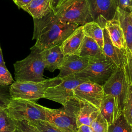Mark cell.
Segmentation results:
<instances>
[{"mask_svg": "<svg viewBox=\"0 0 132 132\" xmlns=\"http://www.w3.org/2000/svg\"><path fill=\"white\" fill-rule=\"evenodd\" d=\"M79 109L77 118V128L82 125L89 126L99 114V109L92 104L79 100Z\"/></svg>", "mask_w": 132, "mask_h": 132, "instance_id": "17", "label": "cell"}, {"mask_svg": "<svg viewBox=\"0 0 132 132\" xmlns=\"http://www.w3.org/2000/svg\"><path fill=\"white\" fill-rule=\"evenodd\" d=\"M76 55L89 59L100 57L104 55V53L96 41L85 36L80 47Z\"/></svg>", "mask_w": 132, "mask_h": 132, "instance_id": "21", "label": "cell"}, {"mask_svg": "<svg viewBox=\"0 0 132 132\" xmlns=\"http://www.w3.org/2000/svg\"><path fill=\"white\" fill-rule=\"evenodd\" d=\"M32 0H13L14 3L20 8H23L28 5Z\"/></svg>", "mask_w": 132, "mask_h": 132, "instance_id": "33", "label": "cell"}, {"mask_svg": "<svg viewBox=\"0 0 132 132\" xmlns=\"http://www.w3.org/2000/svg\"><path fill=\"white\" fill-rule=\"evenodd\" d=\"M62 0H52V6L54 10H55L56 8H57L61 4Z\"/></svg>", "mask_w": 132, "mask_h": 132, "instance_id": "35", "label": "cell"}, {"mask_svg": "<svg viewBox=\"0 0 132 132\" xmlns=\"http://www.w3.org/2000/svg\"><path fill=\"white\" fill-rule=\"evenodd\" d=\"M30 53L24 59L14 64L15 81L17 82H39L44 81L45 65L41 51L34 46Z\"/></svg>", "mask_w": 132, "mask_h": 132, "instance_id": "2", "label": "cell"}, {"mask_svg": "<svg viewBox=\"0 0 132 132\" xmlns=\"http://www.w3.org/2000/svg\"><path fill=\"white\" fill-rule=\"evenodd\" d=\"M15 129V120L9 116L6 109H0V132H14Z\"/></svg>", "mask_w": 132, "mask_h": 132, "instance_id": "24", "label": "cell"}, {"mask_svg": "<svg viewBox=\"0 0 132 132\" xmlns=\"http://www.w3.org/2000/svg\"><path fill=\"white\" fill-rule=\"evenodd\" d=\"M103 51L104 55L112 61L117 67H125L127 62L126 50L120 49L113 44L106 28H103Z\"/></svg>", "mask_w": 132, "mask_h": 132, "instance_id": "12", "label": "cell"}, {"mask_svg": "<svg viewBox=\"0 0 132 132\" xmlns=\"http://www.w3.org/2000/svg\"><path fill=\"white\" fill-rule=\"evenodd\" d=\"M85 36L82 26L78 27L60 45L64 56L76 55Z\"/></svg>", "mask_w": 132, "mask_h": 132, "instance_id": "16", "label": "cell"}, {"mask_svg": "<svg viewBox=\"0 0 132 132\" xmlns=\"http://www.w3.org/2000/svg\"><path fill=\"white\" fill-rule=\"evenodd\" d=\"M131 131H132V125H131Z\"/></svg>", "mask_w": 132, "mask_h": 132, "instance_id": "39", "label": "cell"}, {"mask_svg": "<svg viewBox=\"0 0 132 132\" xmlns=\"http://www.w3.org/2000/svg\"><path fill=\"white\" fill-rule=\"evenodd\" d=\"M34 20L32 40H36L34 47L43 51L61 45L79 26L63 23L52 11L46 16Z\"/></svg>", "mask_w": 132, "mask_h": 132, "instance_id": "1", "label": "cell"}, {"mask_svg": "<svg viewBox=\"0 0 132 132\" xmlns=\"http://www.w3.org/2000/svg\"><path fill=\"white\" fill-rule=\"evenodd\" d=\"M73 92L74 97L79 100L87 102L98 109L105 95L102 86L90 81L80 84Z\"/></svg>", "mask_w": 132, "mask_h": 132, "instance_id": "11", "label": "cell"}, {"mask_svg": "<svg viewBox=\"0 0 132 132\" xmlns=\"http://www.w3.org/2000/svg\"><path fill=\"white\" fill-rule=\"evenodd\" d=\"M16 129L14 132H40L38 129L25 120L15 121Z\"/></svg>", "mask_w": 132, "mask_h": 132, "instance_id": "30", "label": "cell"}, {"mask_svg": "<svg viewBox=\"0 0 132 132\" xmlns=\"http://www.w3.org/2000/svg\"><path fill=\"white\" fill-rule=\"evenodd\" d=\"M77 132H92V131L89 126L82 125L78 128Z\"/></svg>", "mask_w": 132, "mask_h": 132, "instance_id": "34", "label": "cell"}, {"mask_svg": "<svg viewBox=\"0 0 132 132\" xmlns=\"http://www.w3.org/2000/svg\"><path fill=\"white\" fill-rule=\"evenodd\" d=\"M85 36L93 39L103 50L104 44L103 28L94 21H92L82 26Z\"/></svg>", "mask_w": 132, "mask_h": 132, "instance_id": "22", "label": "cell"}, {"mask_svg": "<svg viewBox=\"0 0 132 132\" xmlns=\"http://www.w3.org/2000/svg\"><path fill=\"white\" fill-rule=\"evenodd\" d=\"M22 9L29 13L33 19L42 18L54 10L52 0H32Z\"/></svg>", "mask_w": 132, "mask_h": 132, "instance_id": "18", "label": "cell"}, {"mask_svg": "<svg viewBox=\"0 0 132 132\" xmlns=\"http://www.w3.org/2000/svg\"><path fill=\"white\" fill-rule=\"evenodd\" d=\"M127 62L125 66V70L127 79L132 82V54L129 51H127Z\"/></svg>", "mask_w": 132, "mask_h": 132, "instance_id": "32", "label": "cell"}, {"mask_svg": "<svg viewBox=\"0 0 132 132\" xmlns=\"http://www.w3.org/2000/svg\"><path fill=\"white\" fill-rule=\"evenodd\" d=\"M100 113L106 120L108 125L112 124L123 113L118 107L114 98L110 95L105 94L99 108Z\"/></svg>", "mask_w": 132, "mask_h": 132, "instance_id": "15", "label": "cell"}, {"mask_svg": "<svg viewBox=\"0 0 132 132\" xmlns=\"http://www.w3.org/2000/svg\"><path fill=\"white\" fill-rule=\"evenodd\" d=\"M93 21L102 28L108 21L112 20L116 14L118 6L116 0H86Z\"/></svg>", "mask_w": 132, "mask_h": 132, "instance_id": "10", "label": "cell"}, {"mask_svg": "<svg viewBox=\"0 0 132 132\" xmlns=\"http://www.w3.org/2000/svg\"><path fill=\"white\" fill-rule=\"evenodd\" d=\"M54 11L56 16L63 23L80 26L93 21L86 0H68Z\"/></svg>", "mask_w": 132, "mask_h": 132, "instance_id": "4", "label": "cell"}, {"mask_svg": "<svg viewBox=\"0 0 132 132\" xmlns=\"http://www.w3.org/2000/svg\"><path fill=\"white\" fill-rule=\"evenodd\" d=\"M79 100L73 97L61 108H45L46 121L64 132H77L76 124L79 109Z\"/></svg>", "mask_w": 132, "mask_h": 132, "instance_id": "3", "label": "cell"}, {"mask_svg": "<svg viewBox=\"0 0 132 132\" xmlns=\"http://www.w3.org/2000/svg\"><path fill=\"white\" fill-rule=\"evenodd\" d=\"M107 132H132L131 127L122 113L116 121L109 125Z\"/></svg>", "mask_w": 132, "mask_h": 132, "instance_id": "25", "label": "cell"}, {"mask_svg": "<svg viewBox=\"0 0 132 132\" xmlns=\"http://www.w3.org/2000/svg\"><path fill=\"white\" fill-rule=\"evenodd\" d=\"M123 114L128 123L132 125V82L127 78V85L123 102Z\"/></svg>", "mask_w": 132, "mask_h": 132, "instance_id": "23", "label": "cell"}, {"mask_svg": "<svg viewBox=\"0 0 132 132\" xmlns=\"http://www.w3.org/2000/svg\"><path fill=\"white\" fill-rule=\"evenodd\" d=\"M116 15L124 35L126 51L130 52L132 48V14L118 8Z\"/></svg>", "mask_w": 132, "mask_h": 132, "instance_id": "20", "label": "cell"}, {"mask_svg": "<svg viewBox=\"0 0 132 132\" xmlns=\"http://www.w3.org/2000/svg\"><path fill=\"white\" fill-rule=\"evenodd\" d=\"M89 59L77 55L65 56L64 59L58 68L59 73L57 76L62 78L75 75L84 70L88 64Z\"/></svg>", "mask_w": 132, "mask_h": 132, "instance_id": "13", "label": "cell"}, {"mask_svg": "<svg viewBox=\"0 0 132 132\" xmlns=\"http://www.w3.org/2000/svg\"><path fill=\"white\" fill-rule=\"evenodd\" d=\"M108 126L106 120L100 113L90 125L92 132H107Z\"/></svg>", "mask_w": 132, "mask_h": 132, "instance_id": "27", "label": "cell"}, {"mask_svg": "<svg viewBox=\"0 0 132 132\" xmlns=\"http://www.w3.org/2000/svg\"><path fill=\"white\" fill-rule=\"evenodd\" d=\"M105 28L113 44L120 49L126 50L124 35L116 14L112 20L107 21Z\"/></svg>", "mask_w": 132, "mask_h": 132, "instance_id": "19", "label": "cell"}, {"mask_svg": "<svg viewBox=\"0 0 132 132\" xmlns=\"http://www.w3.org/2000/svg\"><path fill=\"white\" fill-rule=\"evenodd\" d=\"M131 14H132V13H131Z\"/></svg>", "mask_w": 132, "mask_h": 132, "instance_id": "40", "label": "cell"}, {"mask_svg": "<svg viewBox=\"0 0 132 132\" xmlns=\"http://www.w3.org/2000/svg\"><path fill=\"white\" fill-rule=\"evenodd\" d=\"M117 68L116 64L104 54L89 59L87 67L74 75L103 86Z\"/></svg>", "mask_w": 132, "mask_h": 132, "instance_id": "6", "label": "cell"}, {"mask_svg": "<svg viewBox=\"0 0 132 132\" xmlns=\"http://www.w3.org/2000/svg\"><path fill=\"white\" fill-rule=\"evenodd\" d=\"M41 55L45 65V69L51 72L58 69L65 57L60 45L41 51Z\"/></svg>", "mask_w": 132, "mask_h": 132, "instance_id": "14", "label": "cell"}, {"mask_svg": "<svg viewBox=\"0 0 132 132\" xmlns=\"http://www.w3.org/2000/svg\"><path fill=\"white\" fill-rule=\"evenodd\" d=\"M10 87V86L0 85V109H6L12 99Z\"/></svg>", "mask_w": 132, "mask_h": 132, "instance_id": "28", "label": "cell"}, {"mask_svg": "<svg viewBox=\"0 0 132 132\" xmlns=\"http://www.w3.org/2000/svg\"><path fill=\"white\" fill-rule=\"evenodd\" d=\"M126 85L127 77L124 67H117L103 86L105 94L112 96L122 111Z\"/></svg>", "mask_w": 132, "mask_h": 132, "instance_id": "9", "label": "cell"}, {"mask_svg": "<svg viewBox=\"0 0 132 132\" xmlns=\"http://www.w3.org/2000/svg\"><path fill=\"white\" fill-rule=\"evenodd\" d=\"M29 123L36 127L40 132H64L47 121L36 120Z\"/></svg>", "mask_w": 132, "mask_h": 132, "instance_id": "26", "label": "cell"}, {"mask_svg": "<svg viewBox=\"0 0 132 132\" xmlns=\"http://www.w3.org/2000/svg\"><path fill=\"white\" fill-rule=\"evenodd\" d=\"M6 110L15 121H46L45 108L35 102L21 98H12Z\"/></svg>", "mask_w": 132, "mask_h": 132, "instance_id": "7", "label": "cell"}, {"mask_svg": "<svg viewBox=\"0 0 132 132\" xmlns=\"http://www.w3.org/2000/svg\"><path fill=\"white\" fill-rule=\"evenodd\" d=\"M0 65L6 66L5 62L4 61V59L3 58V55L2 48L1 47V45H0Z\"/></svg>", "mask_w": 132, "mask_h": 132, "instance_id": "36", "label": "cell"}, {"mask_svg": "<svg viewBox=\"0 0 132 132\" xmlns=\"http://www.w3.org/2000/svg\"><path fill=\"white\" fill-rule=\"evenodd\" d=\"M118 8L128 13H132V0H116Z\"/></svg>", "mask_w": 132, "mask_h": 132, "instance_id": "31", "label": "cell"}, {"mask_svg": "<svg viewBox=\"0 0 132 132\" xmlns=\"http://www.w3.org/2000/svg\"><path fill=\"white\" fill-rule=\"evenodd\" d=\"M62 78L56 77L39 82L14 81L10 85V91L12 98H21L32 101L43 98L46 90L59 84Z\"/></svg>", "mask_w": 132, "mask_h": 132, "instance_id": "5", "label": "cell"}, {"mask_svg": "<svg viewBox=\"0 0 132 132\" xmlns=\"http://www.w3.org/2000/svg\"><path fill=\"white\" fill-rule=\"evenodd\" d=\"M67 1H68V0H62L61 3V4H62V3H64V2H65ZM61 4H60V5H61Z\"/></svg>", "mask_w": 132, "mask_h": 132, "instance_id": "37", "label": "cell"}, {"mask_svg": "<svg viewBox=\"0 0 132 132\" xmlns=\"http://www.w3.org/2000/svg\"><path fill=\"white\" fill-rule=\"evenodd\" d=\"M87 81L75 75L62 78V81L58 85L48 88L43 98L64 105L71 98L74 97V89L80 84Z\"/></svg>", "mask_w": 132, "mask_h": 132, "instance_id": "8", "label": "cell"}, {"mask_svg": "<svg viewBox=\"0 0 132 132\" xmlns=\"http://www.w3.org/2000/svg\"><path fill=\"white\" fill-rule=\"evenodd\" d=\"M14 81L6 66L0 65V85L10 86Z\"/></svg>", "mask_w": 132, "mask_h": 132, "instance_id": "29", "label": "cell"}, {"mask_svg": "<svg viewBox=\"0 0 132 132\" xmlns=\"http://www.w3.org/2000/svg\"><path fill=\"white\" fill-rule=\"evenodd\" d=\"M130 52H131V53L132 54V48H131V51H130Z\"/></svg>", "mask_w": 132, "mask_h": 132, "instance_id": "38", "label": "cell"}]
</instances>
